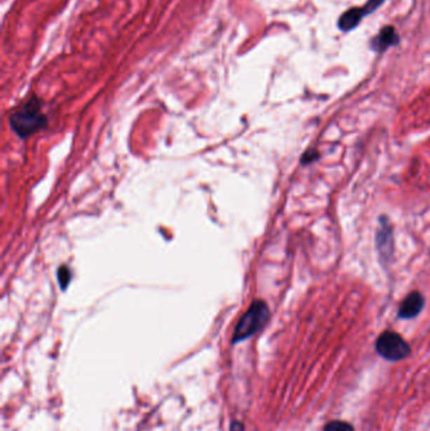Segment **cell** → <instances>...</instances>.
<instances>
[{
  "instance_id": "10",
  "label": "cell",
  "mask_w": 430,
  "mask_h": 431,
  "mask_svg": "<svg viewBox=\"0 0 430 431\" xmlns=\"http://www.w3.org/2000/svg\"><path fill=\"white\" fill-rule=\"evenodd\" d=\"M231 431H243V426L238 421H236L231 426Z\"/></svg>"
},
{
  "instance_id": "3",
  "label": "cell",
  "mask_w": 430,
  "mask_h": 431,
  "mask_svg": "<svg viewBox=\"0 0 430 431\" xmlns=\"http://www.w3.org/2000/svg\"><path fill=\"white\" fill-rule=\"evenodd\" d=\"M375 348L377 355L390 362H400L410 356L412 347L399 333L385 331L376 339Z\"/></svg>"
},
{
  "instance_id": "1",
  "label": "cell",
  "mask_w": 430,
  "mask_h": 431,
  "mask_svg": "<svg viewBox=\"0 0 430 431\" xmlns=\"http://www.w3.org/2000/svg\"><path fill=\"white\" fill-rule=\"evenodd\" d=\"M9 124L19 138H28L48 124V118L43 113L42 101L36 96L25 101L23 105L11 114Z\"/></svg>"
},
{
  "instance_id": "5",
  "label": "cell",
  "mask_w": 430,
  "mask_h": 431,
  "mask_svg": "<svg viewBox=\"0 0 430 431\" xmlns=\"http://www.w3.org/2000/svg\"><path fill=\"white\" fill-rule=\"evenodd\" d=\"M400 37L399 33L394 28L393 25H387L381 29L371 41L370 47L371 50L379 53L387 52L389 48H391L394 46L399 43Z\"/></svg>"
},
{
  "instance_id": "7",
  "label": "cell",
  "mask_w": 430,
  "mask_h": 431,
  "mask_svg": "<svg viewBox=\"0 0 430 431\" xmlns=\"http://www.w3.org/2000/svg\"><path fill=\"white\" fill-rule=\"evenodd\" d=\"M377 244L379 250L384 256L391 255L393 251V233L389 225H381L380 231H377Z\"/></svg>"
},
{
  "instance_id": "2",
  "label": "cell",
  "mask_w": 430,
  "mask_h": 431,
  "mask_svg": "<svg viewBox=\"0 0 430 431\" xmlns=\"http://www.w3.org/2000/svg\"><path fill=\"white\" fill-rule=\"evenodd\" d=\"M269 317L270 310L264 300L257 299L251 303L249 309L243 313V317L237 322L232 334V343H240L253 337L268 323Z\"/></svg>"
},
{
  "instance_id": "8",
  "label": "cell",
  "mask_w": 430,
  "mask_h": 431,
  "mask_svg": "<svg viewBox=\"0 0 430 431\" xmlns=\"http://www.w3.org/2000/svg\"><path fill=\"white\" fill-rule=\"evenodd\" d=\"M323 431H356L354 425L344 420H330L324 425Z\"/></svg>"
},
{
  "instance_id": "9",
  "label": "cell",
  "mask_w": 430,
  "mask_h": 431,
  "mask_svg": "<svg viewBox=\"0 0 430 431\" xmlns=\"http://www.w3.org/2000/svg\"><path fill=\"white\" fill-rule=\"evenodd\" d=\"M57 275H58L60 287H62L63 290H65V289L67 287V285H69V280H71V271H69V268L62 266V268L58 269Z\"/></svg>"
},
{
  "instance_id": "4",
  "label": "cell",
  "mask_w": 430,
  "mask_h": 431,
  "mask_svg": "<svg viewBox=\"0 0 430 431\" xmlns=\"http://www.w3.org/2000/svg\"><path fill=\"white\" fill-rule=\"evenodd\" d=\"M387 0H368L361 8H351L343 13L338 20V28L342 32L354 31L361 23L362 19L376 12Z\"/></svg>"
},
{
  "instance_id": "6",
  "label": "cell",
  "mask_w": 430,
  "mask_h": 431,
  "mask_svg": "<svg viewBox=\"0 0 430 431\" xmlns=\"http://www.w3.org/2000/svg\"><path fill=\"white\" fill-rule=\"evenodd\" d=\"M424 306V298L418 292H412L406 296L401 303L399 309V317L401 319H412L422 312Z\"/></svg>"
}]
</instances>
